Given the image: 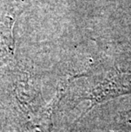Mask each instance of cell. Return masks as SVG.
<instances>
[{
	"label": "cell",
	"instance_id": "1",
	"mask_svg": "<svg viewBox=\"0 0 131 132\" xmlns=\"http://www.w3.org/2000/svg\"><path fill=\"white\" fill-rule=\"evenodd\" d=\"M131 94V73L115 72L103 77L94 85L90 92L83 99L90 100V108L85 112L87 113L96 104L105 102L120 95Z\"/></svg>",
	"mask_w": 131,
	"mask_h": 132
},
{
	"label": "cell",
	"instance_id": "2",
	"mask_svg": "<svg viewBox=\"0 0 131 132\" xmlns=\"http://www.w3.org/2000/svg\"><path fill=\"white\" fill-rule=\"evenodd\" d=\"M115 127L117 132H131V109L118 115Z\"/></svg>",
	"mask_w": 131,
	"mask_h": 132
}]
</instances>
